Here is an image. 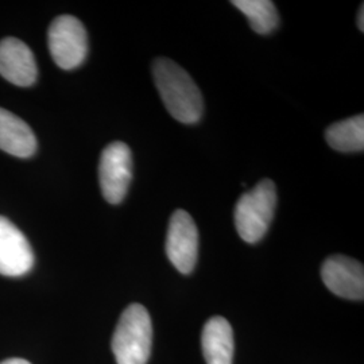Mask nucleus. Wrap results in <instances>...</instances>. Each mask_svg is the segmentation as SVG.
I'll use <instances>...</instances> for the list:
<instances>
[{
    "label": "nucleus",
    "instance_id": "nucleus-1",
    "mask_svg": "<svg viewBox=\"0 0 364 364\" xmlns=\"http://www.w3.org/2000/svg\"><path fill=\"white\" fill-rule=\"evenodd\" d=\"M156 90L170 115L183 124H196L204 114V99L189 73L169 58L153 63Z\"/></svg>",
    "mask_w": 364,
    "mask_h": 364
},
{
    "label": "nucleus",
    "instance_id": "nucleus-2",
    "mask_svg": "<svg viewBox=\"0 0 364 364\" xmlns=\"http://www.w3.org/2000/svg\"><path fill=\"white\" fill-rule=\"evenodd\" d=\"M153 344V326L147 309L132 304L122 313L117 323L112 351L117 364H146Z\"/></svg>",
    "mask_w": 364,
    "mask_h": 364
},
{
    "label": "nucleus",
    "instance_id": "nucleus-3",
    "mask_svg": "<svg viewBox=\"0 0 364 364\" xmlns=\"http://www.w3.org/2000/svg\"><path fill=\"white\" fill-rule=\"evenodd\" d=\"M277 207V189L272 180H262L237 200L235 227L246 243H258L267 234Z\"/></svg>",
    "mask_w": 364,
    "mask_h": 364
},
{
    "label": "nucleus",
    "instance_id": "nucleus-4",
    "mask_svg": "<svg viewBox=\"0 0 364 364\" xmlns=\"http://www.w3.org/2000/svg\"><path fill=\"white\" fill-rule=\"evenodd\" d=\"M48 43L53 61L65 70L78 68L88 54L87 30L73 15H60L53 21Z\"/></svg>",
    "mask_w": 364,
    "mask_h": 364
},
{
    "label": "nucleus",
    "instance_id": "nucleus-5",
    "mask_svg": "<svg viewBox=\"0 0 364 364\" xmlns=\"http://www.w3.org/2000/svg\"><path fill=\"white\" fill-rule=\"evenodd\" d=\"M132 180V154L123 142L108 144L99 162L102 193L109 204H120L129 192Z\"/></svg>",
    "mask_w": 364,
    "mask_h": 364
},
{
    "label": "nucleus",
    "instance_id": "nucleus-6",
    "mask_svg": "<svg viewBox=\"0 0 364 364\" xmlns=\"http://www.w3.org/2000/svg\"><path fill=\"white\" fill-rule=\"evenodd\" d=\"M166 254L180 273L191 274L195 270L198 257V230L186 210L177 209L170 218Z\"/></svg>",
    "mask_w": 364,
    "mask_h": 364
},
{
    "label": "nucleus",
    "instance_id": "nucleus-7",
    "mask_svg": "<svg viewBox=\"0 0 364 364\" xmlns=\"http://www.w3.org/2000/svg\"><path fill=\"white\" fill-rule=\"evenodd\" d=\"M323 282L341 299L363 301L364 269L358 260L344 255H333L321 267Z\"/></svg>",
    "mask_w": 364,
    "mask_h": 364
},
{
    "label": "nucleus",
    "instance_id": "nucleus-8",
    "mask_svg": "<svg viewBox=\"0 0 364 364\" xmlns=\"http://www.w3.org/2000/svg\"><path fill=\"white\" fill-rule=\"evenodd\" d=\"M34 264V252L26 236L4 216H0V274L21 277Z\"/></svg>",
    "mask_w": 364,
    "mask_h": 364
},
{
    "label": "nucleus",
    "instance_id": "nucleus-9",
    "mask_svg": "<svg viewBox=\"0 0 364 364\" xmlns=\"http://www.w3.org/2000/svg\"><path fill=\"white\" fill-rule=\"evenodd\" d=\"M38 68L34 54L21 39L9 37L0 41V76L18 87L36 82Z\"/></svg>",
    "mask_w": 364,
    "mask_h": 364
},
{
    "label": "nucleus",
    "instance_id": "nucleus-10",
    "mask_svg": "<svg viewBox=\"0 0 364 364\" xmlns=\"http://www.w3.org/2000/svg\"><path fill=\"white\" fill-rule=\"evenodd\" d=\"M0 150L18 158H28L37 150V139L26 122L0 108Z\"/></svg>",
    "mask_w": 364,
    "mask_h": 364
},
{
    "label": "nucleus",
    "instance_id": "nucleus-11",
    "mask_svg": "<svg viewBox=\"0 0 364 364\" xmlns=\"http://www.w3.org/2000/svg\"><path fill=\"white\" fill-rule=\"evenodd\" d=\"M203 353L207 364H232L234 332L224 317H212L203 329Z\"/></svg>",
    "mask_w": 364,
    "mask_h": 364
},
{
    "label": "nucleus",
    "instance_id": "nucleus-12",
    "mask_svg": "<svg viewBox=\"0 0 364 364\" xmlns=\"http://www.w3.org/2000/svg\"><path fill=\"white\" fill-rule=\"evenodd\" d=\"M328 144L340 153H358L364 150V117L336 122L326 131Z\"/></svg>",
    "mask_w": 364,
    "mask_h": 364
},
{
    "label": "nucleus",
    "instance_id": "nucleus-13",
    "mask_svg": "<svg viewBox=\"0 0 364 364\" xmlns=\"http://www.w3.org/2000/svg\"><path fill=\"white\" fill-rule=\"evenodd\" d=\"M231 4L247 16L258 34H270L279 25V14L270 0H232Z\"/></svg>",
    "mask_w": 364,
    "mask_h": 364
},
{
    "label": "nucleus",
    "instance_id": "nucleus-14",
    "mask_svg": "<svg viewBox=\"0 0 364 364\" xmlns=\"http://www.w3.org/2000/svg\"><path fill=\"white\" fill-rule=\"evenodd\" d=\"M358 27H359V30L363 33L364 31V4L360 6V10H359V14H358Z\"/></svg>",
    "mask_w": 364,
    "mask_h": 364
},
{
    "label": "nucleus",
    "instance_id": "nucleus-15",
    "mask_svg": "<svg viewBox=\"0 0 364 364\" xmlns=\"http://www.w3.org/2000/svg\"><path fill=\"white\" fill-rule=\"evenodd\" d=\"M0 364H31L28 363L25 359H18V358H14V359H7L4 362H1Z\"/></svg>",
    "mask_w": 364,
    "mask_h": 364
}]
</instances>
